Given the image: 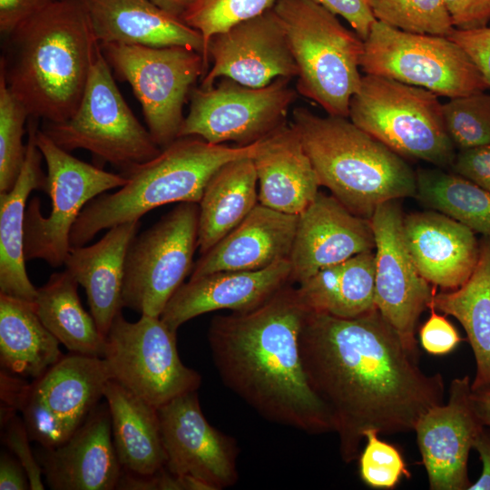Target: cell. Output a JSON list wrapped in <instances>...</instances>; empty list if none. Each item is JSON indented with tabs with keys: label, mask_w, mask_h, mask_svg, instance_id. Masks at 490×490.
I'll list each match as a JSON object with an SVG mask.
<instances>
[{
	"label": "cell",
	"mask_w": 490,
	"mask_h": 490,
	"mask_svg": "<svg viewBox=\"0 0 490 490\" xmlns=\"http://www.w3.org/2000/svg\"><path fill=\"white\" fill-rule=\"evenodd\" d=\"M299 344L308 382L329 414L346 463L359 456L365 430H414L425 412L445 403L442 375L420 368L377 309L350 318L308 311Z\"/></svg>",
	"instance_id": "obj_1"
},
{
	"label": "cell",
	"mask_w": 490,
	"mask_h": 490,
	"mask_svg": "<svg viewBox=\"0 0 490 490\" xmlns=\"http://www.w3.org/2000/svg\"><path fill=\"white\" fill-rule=\"evenodd\" d=\"M292 284L245 312L215 316L208 341L224 385L268 421L308 434L333 432L308 382L299 334L308 313Z\"/></svg>",
	"instance_id": "obj_2"
},
{
	"label": "cell",
	"mask_w": 490,
	"mask_h": 490,
	"mask_svg": "<svg viewBox=\"0 0 490 490\" xmlns=\"http://www.w3.org/2000/svg\"><path fill=\"white\" fill-rule=\"evenodd\" d=\"M5 36L0 73L29 116L70 118L99 48L81 0H54Z\"/></svg>",
	"instance_id": "obj_3"
},
{
	"label": "cell",
	"mask_w": 490,
	"mask_h": 490,
	"mask_svg": "<svg viewBox=\"0 0 490 490\" xmlns=\"http://www.w3.org/2000/svg\"><path fill=\"white\" fill-rule=\"evenodd\" d=\"M291 124L320 186L355 215L370 219L384 202L416 196V172L405 158L347 117L297 107Z\"/></svg>",
	"instance_id": "obj_4"
},
{
	"label": "cell",
	"mask_w": 490,
	"mask_h": 490,
	"mask_svg": "<svg viewBox=\"0 0 490 490\" xmlns=\"http://www.w3.org/2000/svg\"><path fill=\"white\" fill-rule=\"evenodd\" d=\"M260 143L229 146L197 136L176 139L154 158L122 172L127 181L117 191L100 194L83 208L70 233L71 247L86 245L101 230L138 220L157 207L199 203L210 179L222 165L253 157Z\"/></svg>",
	"instance_id": "obj_5"
},
{
	"label": "cell",
	"mask_w": 490,
	"mask_h": 490,
	"mask_svg": "<svg viewBox=\"0 0 490 490\" xmlns=\"http://www.w3.org/2000/svg\"><path fill=\"white\" fill-rule=\"evenodd\" d=\"M273 9L297 65V92L328 115L348 118L361 84L364 41L313 0H278Z\"/></svg>",
	"instance_id": "obj_6"
},
{
	"label": "cell",
	"mask_w": 490,
	"mask_h": 490,
	"mask_svg": "<svg viewBox=\"0 0 490 490\" xmlns=\"http://www.w3.org/2000/svg\"><path fill=\"white\" fill-rule=\"evenodd\" d=\"M438 95L383 76H362L349 103L350 121L403 158L451 167L456 147Z\"/></svg>",
	"instance_id": "obj_7"
},
{
	"label": "cell",
	"mask_w": 490,
	"mask_h": 490,
	"mask_svg": "<svg viewBox=\"0 0 490 490\" xmlns=\"http://www.w3.org/2000/svg\"><path fill=\"white\" fill-rule=\"evenodd\" d=\"M100 47L75 113L43 132L59 147L84 149L125 171L157 156L162 148L132 113L115 84Z\"/></svg>",
	"instance_id": "obj_8"
},
{
	"label": "cell",
	"mask_w": 490,
	"mask_h": 490,
	"mask_svg": "<svg viewBox=\"0 0 490 490\" xmlns=\"http://www.w3.org/2000/svg\"><path fill=\"white\" fill-rule=\"evenodd\" d=\"M360 68L448 98L490 89L468 54L447 36L408 33L378 21L364 40Z\"/></svg>",
	"instance_id": "obj_9"
},
{
	"label": "cell",
	"mask_w": 490,
	"mask_h": 490,
	"mask_svg": "<svg viewBox=\"0 0 490 490\" xmlns=\"http://www.w3.org/2000/svg\"><path fill=\"white\" fill-rule=\"evenodd\" d=\"M36 144L46 163L45 191L51 211L44 217L40 200L30 201L24 221V257L26 261L38 259L57 268L64 264L71 249V230L83 208L100 194L123 186L127 179L74 157L43 130L36 132Z\"/></svg>",
	"instance_id": "obj_10"
},
{
	"label": "cell",
	"mask_w": 490,
	"mask_h": 490,
	"mask_svg": "<svg viewBox=\"0 0 490 490\" xmlns=\"http://www.w3.org/2000/svg\"><path fill=\"white\" fill-rule=\"evenodd\" d=\"M100 47L117 76L132 86L155 142L163 149L178 139L186 98L197 79L207 73L202 54L180 45Z\"/></svg>",
	"instance_id": "obj_11"
},
{
	"label": "cell",
	"mask_w": 490,
	"mask_h": 490,
	"mask_svg": "<svg viewBox=\"0 0 490 490\" xmlns=\"http://www.w3.org/2000/svg\"><path fill=\"white\" fill-rule=\"evenodd\" d=\"M198 203L180 202L133 238L125 259L123 308L161 317L191 273L198 248Z\"/></svg>",
	"instance_id": "obj_12"
},
{
	"label": "cell",
	"mask_w": 490,
	"mask_h": 490,
	"mask_svg": "<svg viewBox=\"0 0 490 490\" xmlns=\"http://www.w3.org/2000/svg\"><path fill=\"white\" fill-rule=\"evenodd\" d=\"M176 334L161 317L141 315L130 322L120 312L106 336L103 355L112 379L157 408L197 391L201 376L181 360Z\"/></svg>",
	"instance_id": "obj_13"
},
{
	"label": "cell",
	"mask_w": 490,
	"mask_h": 490,
	"mask_svg": "<svg viewBox=\"0 0 490 490\" xmlns=\"http://www.w3.org/2000/svg\"><path fill=\"white\" fill-rule=\"evenodd\" d=\"M290 80L279 77L263 87H250L223 77L210 88L192 89L178 138L197 136L214 144L234 142L239 146L266 139L287 124L298 93Z\"/></svg>",
	"instance_id": "obj_14"
},
{
	"label": "cell",
	"mask_w": 490,
	"mask_h": 490,
	"mask_svg": "<svg viewBox=\"0 0 490 490\" xmlns=\"http://www.w3.org/2000/svg\"><path fill=\"white\" fill-rule=\"evenodd\" d=\"M398 200L377 207L370 220L375 237V303L398 333L405 347L418 357L416 326L429 308L436 286L419 272L407 248Z\"/></svg>",
	"instance_id": "obj_15"
},
{
	"label": "cell",
	"mask_w": 490,
	"mask_h": 490,
	"mask_svg": "<svg viewBox=\"0 0 490 490\" xmlns=\"http://www.w3.org/2000/svg\"><path fill=\"white\" fill-rule=\"evenodd\" d=\"M157 409L170 473L191 477L206 490H222L238 482V445L205 418L197 391Z\"/></svg>",
	"instance_id": "obj_16"
},
{
	"label": "cell",
	"mask_w": 490,
	"mask_h": 490,
	"mask_svg": "<svg viewBox=\"0 0 490 490\" xmlns=\"http://www.w3.org/2000/svg\"><path fill=\"white\" fill-rule=\"evenodd\" d=\"M207 57L211 67L202 77L201 88H210L223 77L263 87L277 78L298 75L283 25L273 8L213 35Z\"/></svg>",
	"instance_id": "obj_17"
},
{
	"label": "cell",
	"mask_w": 490,
	"mask_h": 490,
	"mask_svg": "<svg viewBox=\"0 0 490 490\" xmlns=\"http://www.w3.org/2000/svg\"><path fill=\"white\" fill-rule=\"evenodd\" d=\"M468 376L451 381L447 403L434 406L417 420L422 463L432 490H468L467 460L485 426L471 403Z\"/></svg>",
	"instance_id": "obj_18"
},
{
	"label": "cell",
	"mask_w": 490,
	"mask_h": 490,
	"mask_svg": "<svg viewBox=\"0 0 490 490\" xmlns=\"http://www.w3.org/2000/svg\"><path fill=\"white\" fill-rule=\"evenodd\" d=\"M375 249L370 219L355 215L333 195L318 192L299 215L289 262L299 284L319 270Z\"/></svg>",
	"instance_id": "obj_19"
},
{
	"label": "cell",
	"mask_w": 490,
	"mask_h": 490,
	"mask_svg": "<svg viewBox=\"0 0 490 490\" xmlns=\"http://www.w3.org/2000/svg\"><path fill=\"white\" fill-rule=\"evenodd\" d=\"M53 490H113L123 469L112 436L107 403L98 404L62 445L36 452Z\"/></svg>",
	"instance_id": "obj_20"
},
{
	"label": "cell",
	"mask_w": 490,
	"mask_h": 490,
	"mask_svg": "<svg viewBox=\"0 0 490 490\" xmlns=\"http://www.w3.org/2000/svg\"><path fill=\"white\" fill-rule=\"evenodd\" d=\"M291 281L289 260L255 271H217L190 279L171 298L161 318L172 330L204 313L251 310Z\"/></svg>",
	"instance_id": "obj_21"
},
{
	"label": "cell",
	"mask_w": 490,
	"mask_h": 490,
	"mask_svg": "<svg viewBox=\"0 0 490 490\" xmlns=\"http://www.w3.org/2000/svg\"><path fill=\"white\" fill-rule=\"evenodd\" d=\"M403 233L420 274L432 285L456 289L473 274L480 254L475 232L438 211L404 216Z\"/></svg>",
	"instance_id": "obj_22"
},
{
	"label": "cell",
	"mask_w": 490,
	"mask_h": 490,
	"mask_svg": "<svg viewBox=\"0 0 490 490\" xmlns=\"http://www.w3.org/2000/svg\"><path fill=\"white\" fill-rule=\"evenodd\" d=\"M298 215L261 204L194 263L190 279L217 271H255L289 259Z\"/></svg>",
	"instance_id": "obj_23"
},
{
	"label": "cell",
	"mask_w": 490,
	"mask_h": 490,
	"mask_svg": "<svg viewBox=\"0 0 490 490\" xmlns=\"http://www.w3.org/2000/svg\"><path fill=\"white\" fill-rule=\"evenodd\" d=\"M81 2L93 35L100 44H121L152 47L180 45L204 55V43L200 32L150 0Z\"/></svg>",
	"instance_id": "obj_24"
},
{
	"label": "cell",
	"mask_w": 490,
	"mask_h": 490,
	"mask_svg": "<svg viewBox=\"0 0 490 490\" xmlns=\"http://www.w3.org/2000/svg\"><path fill=\"white\" fill-rule=\"evenodd\" d=\"M140 225L138 220L113 226L93 245L71 247L64 260L65 270L84 289L90 313L105 338L123 308L125 259Z\"/></svg>",
	"instance_id": "obj_25"
},
{
	"label": "cell",
	"mask_w": 490,
	"mask_h": 490,
	"mask_svg": "<svg viewBox=\"0 0 490 490\" xmlns=\"http://www.w3.org/2000/svg\"><path fill=\"white\" fill-rule=\"evenodd\" d=\"M252 160L263 206L299 216L319 192L317 173L292 124L262 140Z\"/></svg>",
	"instance_id": "obj_26"
},
{
	"label": "cell",
	"mask_w": 490,
	"mask_h": 490,
	"mask_svg": "<svg viewBox=\"0 0 490 490\" xmlns=\"http://www.w3.org/2000/svg\"><path fill=\"white\" fill-rule=\"evenodd\" d=\"M110 379L103 358L70 352L33 380L28 394L71 436L103 397Z\"/></svg>",
	"instance_id": "obj_27"
},
{
	"label": "cell",
	"mask_w": 490,
	"mask_h": 490,
	"mask_svg": "<svg viewBox=\"0 0 490 490\" xmlns=\"http://www.w3.org/2000/svg\"><path fill=\"white\" fill-rule=\"evenodd\" d=\"M30 118L22 169L13 188L0 193V294L35 302L37 288L25 269V205L34 190L45 191L46 175L41 168L43 155L36 144V118Z\"/></svg>",
	"instance_id": "obj_28"
},
{
	"label": "cell",
	"mask_w": 490,
	"mask_h": 490,
	"mask_svg": "<svg viewBox=\"0 0 490 490\" xmlns=\"http://www.w3.org/2000/svg\"><path fill=\"white\" fill-rule=\"evenodd\" d=\"M103 397L110 411L113 441L123 471L150 475L165 467L166 454L157 407L113 379L107 382Z\"/></svg>",
	"instance_id": "obj_29"
},
{
	"label": "cell",
	"mask_w": 490,
	"mask_h": 490,
	"mask_svg": "<svg viewBox=\"0 0 490 490\" xmlns=\"http://www.w3.org/2000/svg\"><path fill=\"white\" fill-rule=\"evenodd\" d=\"M198 204V249L201 255L235 229L259 204L252 157L222 165L210 179Z\"/></svg>",
	"instance_id": "obj_30"
},
{
	"label": "cell",
	"mask_w": 490,
	"mask_h": 490,
	"mask_svg": "<svg viewBox=\"0 0 490 490\" xmlns=\"http://www.w3.org/2000/svg\"><path fill=\"white\" fill-rule=\"evenodd\" d=\"M59 345L34 302L0 294L1 369L34 380L63 358Z\"/></svg>",
	"instance_id": "obj_31"
},
{
	"label": "cell",
	"mask_w": 490,
	"mask_h": 490,
	"mask_svg": "<svg viewBox=\"0 0 490 490\" xmlns=\"http://www.w3.org/2000/svg\"><path fill=\"white\" fill-rule=\"evenodd\" d=\"M297 290L309 311L356 318L377 309L375 252L365 251L319 270Z\"/></svg>",
	"instance_id": "obj_32"
},
{
	"label": "cell",
	"mask_w": 490,
	"mask_h": 490,
	"mask_svg": "<svg viewBox=\"0 0 490 490\" xmlns=\"http://www.w3.org/2000/svg\"><path fill=\"white\" fill-rule=\"evenodd\" d=\"M429 307L456 318L463 326L475 358L473 391L490 388V238L480 240L477 265L456 289L435 292Z\"/></svg>",
	"instance_id": "obj_33"
},
{
	"label": "cell",
	"mask_w": 490,
	"mask_h": 490,
	"mask_svg": "<svg viewBox=\"0 0 490 490\" xmlns=\"http://www.w3.org/2000/svg\"><path fill=\"white\" fill-rule=\"evenodd\" d=\"M78 282L67 270L54 272L37 288L36 312L47 329L71 353L103 358L106 338L78 295Z\"/></svg>",
	"instance_id": "obj_34"
},
{
	"label": "cell",
	"mask_w": 490,
	"mask_h": 490,
	"mask_svg": "<svg viewBox=\"0 0 490 490\" xmlns=\"http://www.w3.org/2000/svg\"><path fill=\"white\" fill-rule=\"evenodd\" d=\"M416 187L422 203L490 238V191L440 169L418 170Z\"/></svg>",
	"instance_id": "obj_35"
},
{
	"label": "cell",
	"mask_w": 490,
	"mask_h": 490,
	"mask_svg": "<svg viewBox=\"0 0 490 490\" xmlns=\"http://www.w3.org/2000/svg\"><path fill=\"white\" fill-rule=\"evenodd\" d=\"M377 21L415 34L448 36L456 29L442 0H368Z\"/></svg>",
	"instance_id": "obj_36"
},
{
	"label": "cell",
	"mask_w": 490,
	"mask_h": 490,
	"mask_svg": "<svg viewBox=\"0 0 490 490\" xmlns=\"http://www.w3.org/2000/svg\"><path fill=\"white\" fill-rule=\"evenodd\" d=\"M278 0H192L181 19L197 30L204 43V62L208 67L210 39L231 26L273 8Z\"/></svg>",
	"instance_id": "obj_37"
},
{
	"label": "cell",
	"mask_w": 490,
	"mask_h": 490,
	"mask_svg": "<svg viewBox=\"0 0 490 490\" xmlns=\"http://www.w3.org/2000/svg\"><path fill=\"white\" fill-rule=\"evenodd\" d=\"M30 117L23 103L9 90L0 73V193L10 191L22 169L26 144L24 123Z\"/></svg>",
	"instance_id": "obj_38"
},
{
	"label": "cell",
	"mask_w": 490,
	"mask_h": 490,
	"mask_svg": "<svg viewBox=\"0 0 490 490\" xmlns=\"http://www.w3.org/2000/svg\"><path fill=\"white\" fill-rule=\"evenodd\" d=\"M445 124L456 148L490 143V94L485 92L450 98L442 104Z\"/></svg>",
	"instance_id": "obj_39"
},
{
	"label": "cell",
	"mask_w": 490,
	"mask_h": 490,
	"mask_svg": "<svg viewBox=\"0 0 490 490\" xmlns=\"http://www.w3.org/2000/svg\"><path fill=\"white\" fill-rule=\"evenodd\" d=\"M378 430L369 428L363 435L367 440L359 454V473L363 482L372 488H394L402 476H411L407 464L393 445L378 437Z\"/></svg>",
	"instance_id": "obj_40"
},
{
	"label": "cell",
	"mask_w": 490,
	"mask_h": 490,
	"mask_svg": "<svg viewBox=\"0 0 490 490\" xmlns=\"http://www.w3.org/2000/svg\"><path fill=\"white\" fill-rule=\"evenodd\" d=\"M2 443L22 464L30 481L31 490H44L43 470L30 446L31 439L17 413L1 421Z\"/></svg>",
	"instance_id": "obj_41"
},
{
	"label": "cell",
	"mask_w": 490,
	"mask_h": 490,
	"mask_svg": "<svg viewBox=\"0 0 490 490\" xmlns=\"http://www.w3.org/2000/svg\"><path fill=\"white\" fill-rule=\"evenodd\" d=\"M430 309V316L419 329L422 348L429 354L442 356L453 351L463 340L455 326L443 315Z\"/></svg>",
	"instance_id": "obj_42"
},
{
	"label": "cell",
	"mask_w": 490,
	"mask_h": 490,
	"mask_svg": "<svg viewBox=\"0 0 490 490\" xmlns=\"http://www.w3.org/2000/svg\"><path fill=\"white\" fill-rule=\"evenodd\" d=\"M453 172L490 191V143L459 150Z\"/></svg>",
	"instance_id": "obj_43"
},
{
	"label": "cell",
	"mask_w": 490,
	"mask_h": 490,
	"mask_svg": "<svg viewBox=\"0 0 490 490\" xmlns=\"http://www.w3.org/2000/svg\"><path fill=\"white\" fill-rule=\"evenodd\" d=\"M447 37L468 54L490 85V26L455 29Z\"/></svg>",
	"instance_id": "obj_44"
},
{
	"label": "cell",
	"mask_w": 490,
	"mask_h": 490,
	"mask_svg": "<svg viewBox=\"0 0 490 490\" xmlns=\"http://www.w3.org/2000/svg\"><path fill=\"white\" fill-rule=\"evenodd\" d=\"M336 15L346 19L364 41L377 21L368 0H313Z\"/></svg>",
	"instance_id": "obj_45"
},
{
	"label": "cell",
	"mask_w": 490,
	"mask_h": 490,
	"mask_svg": "<svg viewBox=\"0 0 490 490\" xmlns=\"http://www.w3.org/2000/svg\"><path fill=\"white\" fill-rule=\"evenodd\" d=\"M456 29L488 26L490 0H442Z\"/></svg>",
	"instance_id": "obj_46"
},
{
	"label": "cell",
	"mask_w": 490,
	"mask_h": 490,
	"mask_svg": "<svg viewBox=\"0 0 490 490\" xmlns=\"http://www.w3.org/2000/svg\"><path fill=\"white\" fill-rule=\"evenodd\" d=\"M54 0H0V31L5 35Z\"/></svg>",
	"instance_id": "obj_47"
},
{
	"label": "cell",
	"mask_w": 490,
	"mask_h": 490,
	"mask_svg": "<svg viewBox=\"0 0 490 490\" xmlns=\"http://www.w3.org/2000/svg\"><path fill=\"white\" fill-rule=\"evenodd\" d=\"M26 471L11 453L2 451L0 456V490H29Z\"/></svg>",
	"instance_id": "obj_48"
},
{
	"label": "cell",
	"mask_w": 490,
	"mask_h": 490,
	"mask_svg": "<svg viewBox=\"0 0 490 490\" xmlns=\"http://www.w3.org/2000/svg\"><path fill=\"white\" fill-rule=\"evenodd\" d=\"M474 448L483 464L482 474L468 490H490V429L485 426L475 441Z\"/></svg>",
	"instance_id": "obj_49"
},
{
	"label": "cell",
	"mask_w": 490,
	"mask_h": 490,
	"mask_svg": "<svg viewBox=\"0 0 490 490\" xmlns=\"http://www.w3.org/2000/svg\"><path fill=\"white\" fill-rule=\"evenodd\" d=\"M471 403L483 425L490 427V388L472 390Z\"/></svg>",
	"instance_id": "obj_50"
},
{
	"label": "cell",
	"mask_w": 490,
	"mask_h": 490,
	"mask_svg": "<svg viewBox=\"0 0 490 490\" xmlns=\"http://www.w3.org/2000/svg\"><path fill=\"white\" fill-rule=\"evenodd\" d=\"M165 12L181 18L192 0H150Z\"/></svg>",
	"instance_id": "obj_51"
}]
</instances>
